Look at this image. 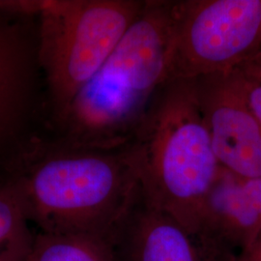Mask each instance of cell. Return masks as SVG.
Returning a JSON list of instances; mask_svg holds the SVG:
<instances>
[{
  "label": "cell",
  "instance_id": "obj_1",
  "mask_svg": "<svg viewBox=\"0 0 261 261\" xmlns=\"http://www.w3.org/2000/svg\"><path fill=\"white\" fill-rule=\"evenodd\" d=\"M39 232L89 234L112 243L140 189L134 144L74 147L40 134L0 171Z\"/></svg>",
  "mask_w": 261,
  "mask_h": 261
},
{
  "label": "cell",
  "instance_id": "obj_2",
  "mask_svg": "<svg viewBox=\"0 0 261 261\" xmlns=\"http://www.w3.org/2000/svg\"><path fill=\"white\" fill-rule=\"evenodd\" d=\"M173 0H145L112 55L45 133L67 145L114 149L133 143L170 77Z\"/></svg>",
  "mask_w": 261,
  "mask_h": 261
},
{
  "label": "cell",
  "instance_id": "obj_3",
  "mask_svg": "<svg viewBox=\"0 0 261 261\" xmlns=\"http://www.w3.org/2000/svg\"><path fill=\"white\" fill-rule=\"evenodd\" d=\"M133 144L143 195L197 234L206 197L221 166L199 109L194 79H168Z\"/></svg>",
  "mask_w": 261,
  "mask_h": 261
},
{
  "label": "cell",
  "instance_id": "obj_4",
  "mask_svg": "<svg viewBox=\"0 0 261 261\" xmlns=\"http://www.w3.org/2000/svg\"><path fill=\"white\" fill-rule=\"evenodd\" d=\"M144 4L145 0H42L38 31L46 126L99 72Z\"/></svg>",
  "mask_w": 261,
  "mask_h": 261
},
{
  "label": "cell",
  "instance_id": "obj_5",
  "mask_svg": "<svg viewBox=\"0 0 261 261\" xmlns=\"http://www.w3.org/2000/svg\"><path fill=\"white\" fill-rule=\"evenodd\" d=\"M170 77L232 71L261 50V0H176Z\"/></svg>",
  "mask_w": 261,
  "mask_h": 261
},
{
  "label": "cell",
  "instance_id": "obj_6",
  "mask_svg": "<svg viewBox=\"0 0 261 261\" xmlns=\"http://www.w3.org/2000/svg\"><path fill=\"white\" fill-rule=\"evenodd\" d=\"M38 16L0 0V171L45 130Z\"/></svg>",
  "mask_w": 261,
  "mask_h": 261
},
{
  "label": "cell",
  "instance_id": "obj_7",
  "mask_svg": "<svg viewBox=\"0 0 261 261\" xmlns=\"http://www.w3.org/2000/svg\"><path fill=\"white\" fill-rule=\"evenodd\" d=\"M194 80L220 166L240 177L261 178V124L246 103L231 71Z\"/></svg>",
  "mask_w": 261,
  "mask_h": 261
},
{
  "label": "cell",
  "instance_id": "obj_8",
  "mask_svg": "<svg viewBox=\"0 0 261 261\" xmlns=\"http://www.w3.org/2000/svg\"><path fill=\"white\" fill-rule=\"evenodd\" d=\"M118 261H234L140 192L112 239Z\"/></svg>",
  "mask_w": 261,
  "mask_h": 261
},
{
  "label": "cell",
  "instance_id": "obj_9",
  "mask_svg": "<svg viewBox=\"0 0 261 261\" xmlns=\"http://www.w3.org/2000/svg\"><path fill=\"white\" fill-rule=\"evenodd\" d=\"M197 234L232 260L234 250L248 252L261 234V178L240 177L221 167Z\"/></svg>",
  "mask_w": 261,
  "mask_h": 261
},
{
  "label": "cell",
  "instance_id": "obj_10",
  "mask_svg": "<svg viewBox=\"0 0 261 261\" xmlns=\"http://www.w3.org/2000/svg\"><path fill=\"white\" fill-rule=\"evenodd\" d=\"M25 261H118L111 241L89 234L34 236Z\"/></svg>",
  "mask_w": 261,
  "mask_h": 261
},
{
  "label": "cell",
  "instance_id": "obj_11",
  "mask_svg": "<svg viewBox=\"0 0 261 261\" xmlns=\"http://www.w3.org/2000/svg\"><path fill=\"white\" fill-rule=\"evenodd\" d=\"M33 238L18 196L0 177V261H25Z\"/></svg>",
  "mask_w": 261,
  "mask_h": 261
},
{
  "label": "cell",
  "instance_id": "obj_12",
  "mask_svg": "<svg viewBox=\"0 0 261 261\" xmlns=\"http://www.w3.org/2000/svg\"><path fill=\"white\" fill-rule=\"evenodd\" d=\"M235 83L261 124V50L231 71Z\"/></svg>",
  "mask_w": 261,
  "mask_h": 261
},
{
  "label": "cell",
  "instance_id": "obj_13",
  "mask_svg": "<svg viewBox=\"0 0 261 261\" xmlns=\"http://www.w3.org/2000/svg\"><path fill=\"white\" fill-rule=\"evenodd\" d=\"M235 261H261V234L252 248L239 255Z\"/></svg>",
  "mask_w": 261,
  "mask_h": 261
}]
</instances>
